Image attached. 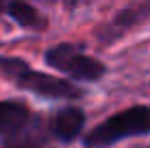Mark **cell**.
<instances>
[{"label": "cell", "instance_id": "obj_1", "mask_svg": "<svg viewBox=\"0 0 150 148\" xmlns=\"http://www.w3.org/2000/svg\"><path fill=\"white\" fill-rule=\"evenodd\" d=\"M150 133V109L148 107H131L126 111L111 115L107 122L96 126L85 137V144L89 148L111 146L128 135H146Z\"/></svg>", "mask_w": 150, "mask_h": 148}, {"label": "cell", "instance_id": "obj_2", "mask_svg": "<svg viewBox=\"0 0 150 148\" xmlns=\"http://www.w3.org/2000/svg\"><path fill=\"white\" fill-rule=\"evenodd\" d=\"M46 63L79 81H98L105 74V65L100 61L81 55L79 48H74L70 44H61L50 48L46 52Z\"/></svg>", "mask_w": 150, "mask_h": 148}, {"label": "cell", "instance_id": "obj_3", "mask_svg": "<svg viewBox=\"0 0 150 148\" xmlns=\"http://www.w3.org/2000/svg\"><path fill=\"white\" fill-rule=\"evenodd\" d=\"M15 81H18L20 87L35 91L39 96H46V98H79L81 96V89L68 81H61L57 76H50L44 72H35V70H26Z\"/></svg>", "mask_w": 150, "mask_h": 148}, {"label": "cell", "instance_id": "obj_4", "mask_svg": "<svg viewBox=\"0 0 150 148\" xmlns=\"http://www.w3.org/2000/svg\"><path fill=\"white\" fill-rule=\"evenodd\" d=\"M28 124H30V111L26 105L11 103V100L0 103V133L11 137L24 131Z\"/></svg>", "mask_w": 150, "mask_h": 148}, {"label": "cell", "instance_id": "obj_5", "mask_svg": "<svg viewBox=\"0 0 150 148\" xmlns=\"http://www.w3.org/2000/svg\"><path fill=\"white\" fill-rule=\"evenodd\" d=\"M83 124H85V115H83V111L76 109V107H68V109L59 111V115L54 118L52 131H54V135L59 137V140L70 142V140H74V137L81 133Z\"/></svg>", "mask_w": 150, "mask_h": 148}, {"label": "cell", "instance_id": "obj_6", "mask_svg": "<svg viewBox=\"0 0 150 148\" xmlns=\"http://www.w3.org/2000/svg\"><path fill=\"white\" fill-rule=\"evenodd\" d=\"M7 11H9V15H11L15 22L22 24V26H26V28H37V26L44 24L41 15L35 11L30 4H26V2H9Z\"/></svg>", "mask_w": 150, "mask_h": 148}, {"label": "cell", "instance_id": "obj_7", "mask_svg": "<svg viewBox=\"0 0 150 148\" xmlns=\"http://www.w3.org/2000/svg\"><path fill=\"white\" fill-rule=\"evenodd\" d=\"M41 146H44L41 135L39 133H33L28 126L24 131H20V133L11 135L7 140V144H4V148H41Z\"/></svg>", "mask_w": 150, "mask_h": 148}]
</instances>
